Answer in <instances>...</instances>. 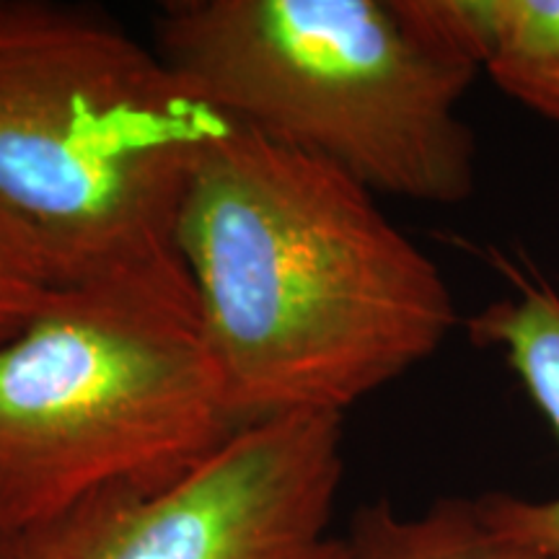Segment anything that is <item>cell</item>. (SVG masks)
I'll use <instances>...</instances> for the list:
<instances>
[{"instance_id": "cell-1", "label": "cell", "mask_w": 559, "mask_h": 559, "mask_svg": "<svg viewBox=\"0 0 559 559\" xmlns=\"http://www.w3.org/2000/svg\"><path fill=\"white\" fill-rule=\"evenodd\" d=\"M174 249L239 428L345 417L464 324L443 272L373 192L241 124L194 166Z\"/></svg>"}, {"instance_id": "cell-2", "label": "cell", "mask_w": 559, "mask_h": 559, "mask_svg": "<svg viewBox=\"0 0 559 559\" xmlns=\"http://www.w3.org/2000/svg\"><path fill=\"white\" fill-rule=\"evenodd\" d=\"M153 47L230 122L368 192L430 205L474 192L461 102L479 68L428 0H169Z\"/></svg>"}, {"instance_id": "cell-3", "label": "cell", "mask_w": 559, "mask_h": 559, "mask_svg": "<svg viewBox=\"0 0 559 559\" xmlns=\"http://www.w3.org/2000/svg\"><path fill=\"white\" fill-rule=\"evenodd\" d=\"M230 128L109 13L0 0V210L68 285L179 262L192 171Z\"/></svg>"}, {"instance_id": "cell-4", "label": "cell", "mask_w": 559, "mask_h": 559, "mask_svg": "<svg viewBox=\"0 0 559 559\" xmlns=\"http://www.w3.org/2000/svg\"><path fill=\"white\" fill-rule=\"evenodd\" d=\"M239 430L185 264L62 285L0 345V536L171 485Z\"/></svg>"}, {"instance_id": "cell-5", "label": "cell", "mask_w": 559, "mask_h": 559, "mask_svg": "<svg viewBox=\"0 0 559 559\" xmlns=\"http://www.w3.org/2000/svg\"><path fill=\"white\" fill-rule=\"evenodd\" d=\"M345 417L241 428L185 477L109 489L0 536V559H342Z\"/></svg>"}, {"instance_id": "cell-6", "label": "cell", "mask_w": 559, "mask_h": 559, "mask_svg": "<svg viewBox=\"0 0 559 559\" xmlns=\"http://www.w3.org/2000/svg\"><path fill=\"white\" fill-rule=\"evenodd\" d=\"M498 264L513 280V293L487 304L464 326L474 345L500 349L559 440V290L539 275H523L502 257ZM489 498L508 528L559 559V495L551 500H523L489 492Z\"/></svg>"}, {"instance_id": "cell-7", "label": "cell", "mask_w": 559, "mask_h": 559, "mask_svg": "<svg viewBox=\"0 0 559 559\" xmlns=\"http://www.w3.org/2000/svg\"><path fill=\"white\" fill-rule=\"evenodd\" d=\"M479 73L559 124V0H428Z\"/></svg>"}, {"instance_id": "cell-8", "label": "cell", "mask_w": 559, "mask_h": 559, "mask_svg": "<svg viewBox=\"0 0 559 559\" xmlns=\"http://www.w3.org/2000/svg\"><path fill=\"white\" fill-rule=\"evenodd\" d=\"M342 559H557L508 528L492 498H440L419 513L366 502L342 534Z\"/></svg>"}, {"instance_id": "cell-9", "label": "cell", "mask_w": 559, "mask_h": 559, "mask_svg": "<svg viewBox=\"0 0 559 559\" xmlns=\"http://www.w3.org/2000/svg\"><path fill=\"white\" fill-rule=\"evenodd\" d=\"M62 285L66 277L45 243L0 210V345L26 330Z\"/></svg>"}]
</instances>
